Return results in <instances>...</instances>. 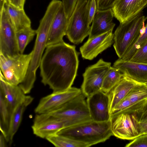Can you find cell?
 <instances>
[{"label":"cell","instance_id":"cell-1","mask_svg":"<svg viewBox=\"0 0 147 147\" xmlns=\"http://www.w3.org/2000/svg\"><path fill=\"white\" fill-rule=\"evenodd\" d=\"M79 55L75 46L64 41L47 46L39 66L42 82L53 92L71 87L77 75Z\"/></svg>","mask_w":147,"mask_h":147},{"label":"cell","instance_id":"cell-2","mask_svg":"<svg viewBox=\"0 0 147 147\" xmlns=\"http://www.w3.org/2000/svg\"><path fill=\"white\" fill-rule=\"evenodd\" d=\"M60 7L58 2L51 1L36 30V36L29 67L24 79L19 85L26 94L30 93L34 86L36 78V71L40 66L44 51L47 47L49 31Z\"/></svg>","mask_w":147,"mask_h":147},{"label":"cell","instance_id":"cell-3","mask_svg":"<svg viewBox=\"0 0 147 147\" xmlns=\"http://www.w3.org/2000/svg\"><path fill=\"white\" fill-rule=\"evenodd\" d=\"M57 134L83 143L88 147L105 142L113 136L110 121L93 120L65 128Z\"/></svg>","mask_w":147,"mask_h":147},{"label":"cell","instance_id":"cell-4","mask_svg":"<svg viewBox=\"0 0 147 147\" xmlns=\"http://www.w3.org/2000/svg\"><path fill=\"white\" fill-rule=\"evenodd\" d=\"M146 18L141 13L120 23L113 34V46L119 58L123 56L137 40L141 29L145 26Z\"/></svg>","mask_w":147,"mask_h":147},{"label":"cell","instance_id":"cell-5","mask_svg":"<svg viewBox=\"0 0 147 147\" xmlns=\"http://www.w3.org/2000/svg\"><path fill=\"white\" fill-rule=\"evenodd\" d=\"M90 0H79L69 19L66 35L72 43L78 44L89 35L90 26L89 10Z\"/></svg>","mask_w":147,"mask_h":147},{"label":"cell","instance_id":"cell-6","mask_svg":"<svg viewBox=\"0 0 147 147\" xmlns=\"http://www.w3.org/2000/svg\"><path fill=\"white\" fill-rule=\"evenodd\" d=\"M85 97L82 93L60 108L48 113L64 121L66 127L92 120Z\"/></svg>","mask_w":147,"mask_h":147},{"label":"cell","instance_id":"cell-7","mask_svg":"<svg viewBox=\"0 0 147 147\" xmlns=\"http://www.w3.org/2000/svg\"><path fill=\"white\" fill-rule=\"evenodd\" d=\"M111 67L110 62L101 59L86 69L81 89L86 97L101 90L104 78Z\"/></svg>","mask_w":147,"mask_h":147},{"label":"cell","instance_id":"cell-8","mask_svg":"<svg viewBox=\"0 0 147 147\" xmlns=\"http://www.w3.org/2000/svg\"><path fill=\"white\" fill-rule=\"evenodd\" d=\"M110 122L113 135L118 138L132 140L140 135L138 122L134 114L119 112L111 115Z\"/></svg>","mask_w":147,"mask_h":147},{"label":"cell","instance_id":"cell-9","mask_svg":"<svg viewBox=\"0 0 147 147\" xmlns=\"http://www.w3.org/2000/svg\"><path fill=\"white\" fill-rule=\"evenodd\" d=\"M0 53L5 56L20 53L16 31L5 7L0 11Z\"/></svg>","mask_w":147,"mask_h":147},{"label":"cell","instance_id":"cell-10","mask_svg":"<svg viewBox=\"0 0 147 147\" xmlns=\"http://www.w3.org/2000/svg\"><path fill=\"white\" fill-rule=\"evenodd\" d=\"M82 93L81 89L71 87L63 91L53 92L42 98L34 109L36 114L48 113L62 107Z\"/></svg>","mask_w":147,"mask_h":147},{"label":"cell","instance_id":"cell-11","mask_svg":"<svg viewBox=\"0 0 147 147\" xmlns=\"http://www.w3.org/2000/svg\"><path fill=\"white\" fill-rule=\"evenodd\" d=\"M86 102L92 119L96 122L110 121L111 117L109 93L102 90L87 97Z\"/></svg>","mask_w":147,"mask_h":147},{"label":"cell","instance_id":"cell-12","mask_svg":"<svg viewBox=\"0 0 147 147\" xmlns=\"http://www.w3.org/2000/svg\"><path fill=\"white\" fill-rule=\"evenodd\" d=\"M65 127L63 121L48 113L36 114L32 126L34 134L46 139Z\"/></svg>","mask_w":147,"mask_h":147},{"label":"cell","instance_id":"cell-13","mask_svg":"<svg viewBox=\"0 0 147 147\" xmlns=\"http://www.w3.org/2000/svg\"><path fill=\"white\" fill-rule=\"evenodd\" d=\"M32 54V51L28 54L20 53L12 56H5L0 53V71L10 70L16 77L20 84L26 76Z\"/></svg>","mask_w":147,"mask_h":147},{"label":"cell","instance_id":"cell-14","mask_svg":"<svg viewBox=\"0 0 147 147\" xmlns=\"http://www.w3.org/2000/svg\"><path fill=\"white\" fill-rule=\"evenodd\" d=\"M112 31H110L88 38L80 49L82 57L85 59L92 60L110 47L114 42Z\"/></svg>","mask_w":147,"mask_h":147},{"label":"cell","instance_id":"cell-15","mask_svg":"<svg viewBox=\"0 0 147 147\" xmlns=\"http://www.w3.org/2000/svg\"><path fill=\"white\" fill-rule=\"evenodd\" d=\"M147 6V0H117L111 8L114 17L125 22L141 13Z\"/></svg>","mask_w":147,"mask_h":147},{"label":"cell","instance_id":"cell-16","mask_svg":"<svg viewBox=\"0 0 147 147\" xmlns=\"http://www.w3.org/2000/svg\"><path fill=\"white\" fill-rule=\"evenodd\" d=\"M113 67L118 69L124 75L136 81L147 83V64L119 58L114 63Z\"/></svg>","mask_w":147,"mask_h":147},{"label":"cell","instance_id":"cell-17","mask_svg":"<svg viewBox=\"0 0 147 147\" xmlns=\"http://www.w3.org/2000/svg\"><path fill=\"white\" fill-rule=\"evenodd\" d=\"M114 17L112 9L103 10L97 9L90 26L88 38L113 31L115 26L113 22Z\"/></svg>","mask_w":147,"mask_h":147},{"label":"cell","instance_id":"cell-18","mask_svg":"<svg viewBox=\"0 0 147 147\" xmlns=\"http://www.w3.org/2000/svg\"><path fill=\"white\" fill-rule=\"evenodd\" d=\"M0 91L11 114L14 108L26 99V94L19 85L8 83L0 71Z\"/></svg>","mask_w":147,"mask_h":147},{"label":"cell","instance_id":"cell-19","mask_svg":"<svg viewBox=\"0 0 147 147\" xmlns=\"http://www.w3.org/2000/svg\"><path fill=\"white\" fill-rule=\"evenodd\" d=\"M69 19L66 17L62 5L58 11L49 33L47 46L63 41L66 35Z\"/></svg>","mask_w":147,"mask_h":147},{"label":"cell","instance_id":"cell-20","mask_svg":"<svg viewBox=\"0 0 147 147\" xmlns=\"http://www.w3.org/2000/svg\"><path fill=\"white\" fill-rule=\"evenodd\" d=\"M138 83L129 77L123 75L119 82L109 92L111 113L114 108L126 97L130 90Z\"/></svg>","mask_w":147,"mask_h":147},{"label":"cell","instance_id":"cell-21","mask_svg":"<svg viewBox=\"0 0 147 147\" xmlns=\"http://www.w3.org/2000/svg\"><path fill=\"white\" fill-rule=\"evenodd\" d=\"M33 98L27 95L25 99L19 104L13 110L11 116L9 125L6 140L11 144L13 138L21 124L23 113L26 108L32 102Z\"/></svg>","mask_w":147,"mask_h":147},{"label":"cell","instance_id":"cell-22","mask_svg":"<svg viewBox=\"0 0 147 147\" xmlns=\"http://www.w3.org/2000/svg\"><path fill=\"white\" fill-rule=\"evenodd\" d=\"M5 7L16 32L31 27V20L24 9H18L7 2Z\"/></svg>","mask_w":147,"mask_h":147},{"label":"cell","instance_id":"cell-23","mask_svg":"<svg viewBox=\"0 0 147 147\" xmlns=\"http://www.w3.org/2000/svg\"><path fill=\"white\" fill-rule=\"evenodd\" d=\"M123 75L118 69L111 67L104 78L101 90L109 93L119 82Z\"/></svg>","mask_w":147,"mask_h":147},{"label":"cell","instance_id":"cell-24","mask_svg":"<svg viewBox=\"0 0 147 147\" xmlns=\"http://www.w3.org/2000/svg\"><path fill=\"white\" fill-rule=\"evenodd\" d=\"M0 94V130L6 139L11 113L2 95Z\"/></svg>","mask_w":147,"mask_h":147},{"label":"cell","instance_id":"cell-25","mask_svg":"<svg viewBox=\"0 0 147 147\" xmlns=\"http://www.w3.org/2000/svg\"><path fill=\"white\" fill-rule=\"evenodd\" d=\"M36 34V30L31 27H28L16 32V36L19 52L23 54L27 45Z\"/></svg>","mask_w":147,"mask_h":147},{"label":"cell","instance_id":"cell-26","mask_svg":"<svg viewBox=\"0 0 147 147\" xmlns=\"http://www.w3.org/2000/svg\"><path fill=\"white\" fill-rule=\"evenodd\" d=\"M46 139L56 147H88L83 143L58 134L49 137Z\"/></svg>","mask_w":147,"mask_h":147},{"label":"cell","instance_id":"cell-27","mask_svg":"<svg viewBox=\"0 0 147 147\" xmlns=\"http://www.w3.org/2000/svg\"><path fill=\"white\" fill-rule=\"evenodd\" d=\"M132 104L147 98V83L138 82L126 97Z\"/></svg>","mask_w":147,"mask_h":147},{"label":"cell","instance_id":"cell-28","mask_svg":"<svg viewBox=\"0 0 147 147\" xmlns=\"http://www.w3.org/2000/svg\"><path fill=\"white\" fill-rule=\"evenodd\" d=\"M144 33L140 35L133 44L128 49L123 56L121 58L124 61H130L136 51L147 40V23L145 26Z\"/></svg>","mask_w":147,"mask_h":147},{"label":"cell","instance_id":"cell-29","mask_svg":"<svg viewBox=\"0 0 147 147\" xmlns=\"http://www.w3.org/2000/svg\"><path fill=\"white\" fill-rule=\"evenodd\" d=\"M130 61L147 64V40L136 51Z\"/></svg>","mask_w":147,"mask_h":147},{"label":"cell","instance_id":"cell-30","mask_svg":"<svg viewBox=\"0 0 147 147\" xmlns=\"http://www.w3.org/2000/svg\"><path fill=\"white\" fill-rule=\"evenodd\" d=\"M125 147H147V134L141 135L126 144Z\"/></svg>","mask_w":147,"mask_h":147},{"label":"cell","instance_id":"cell-31","mask_svg":"<svg viewBox=\"0 0 147 147\" xmlns=\"http://www.w3.org/2000/svg\"><path fill=\"white\" fill-rule=\"evenodd\" d=\"M79 0H62L63 6L65 15L69 19L72 14Z\"/></svg>","mask_w":147,"mask_h":147},{"label":"cell","instance_id":"cell-32","mask_svg":"<svg viewBox=\"0 0 147 147\" xmlns=\"http://www.w3.org/2000/svg\"><path fill=\"white\" fill-rule=\"evenodd\" d=\"M5 80L9 83L14 85H19L20 82L13 73L10 70L7 69L0 71Z\"/></svg>","mask_w":147,"mask_h":147},{"label":"cell","instance_id":"cell-33","mask_svg":"<svg viewBox=\"0 0 147 147\" xmlns=\"http://www.w3.org/2000/svg\"><path fill=\"white\" fill-rule=\"evenodd\" d=\"M134 114L139 122H147V101Z\"/></svg>","mask_w":147,"mask_h":147},{"label":"cell","instance_id":"cell-34","mask_svg":"<svg viewBox=\"0 0 147 147\" xmlns=\"http://www.w3.org/2000/svg\"><path fill=\"white\" fill-rule=\"evenodd\" d=\"M132 104L130 100L126 97L121 100L112 110L111 115L116 114L125 109Z\"/></svg>","mask_w":147,"mask_h":147},{"label":"cell","instance_id":"cell-35","mask_svg":"<svg viewBox=\"0 0 147 147\" xmlns=\"http://www.w3.org/2000/svg\"><path fill=\"white\" fill-rule=\"evenodd\" d=\"M117 0H96L97 9L100 10L111 9Z\"/></svg>","mask_w":147,"mask_h":147},{"label":"cell","instance_id":"cell-36","mask_svg":"<svg viewBox=\"0 0 147 147\" xmlns=\"http://www.w3.org/2000/svg\"><path fill=\"white\" fill-rule=\"evenodd\" d=\"M97 9L96 0H90L89 10V19L90 24Z\"/></svg>","mask_w":147,"mask_h":147},{"label":"cell","instance_id":"cell-37","mask_svg":"<svg viewBox=\"0 0 147 147\" xmlns=\"http://www.w3.org/2000/svg\"><path fill=\"white\" fill-rule=\"evenodd\" d=\"M26 0H7V2L12 6L20 9H24Z\"/></svg>","mask_w":147,"mask_h":147},{"label":"cell","instance_id":"cell-38","mask_svg":"<svg viewBox=\"0 0 147 147\" xmlns=\"http://www.w3.org/2000/svg\"><path fill=\"white\" fill-rule=\"evenodd\" d=\"M138 127L140 135L147 134V122H138Z\"/></svg>","mask_w":147,"mask_h":147},{"label":"cell","instance_id":"cell-39","mask_svg":"<svg viewBox=\"0 0 147 147\" xmlns=\"http://www.w3.org/2000/svg\"><path fill=\"white\" fill-rule=\"evenodd\" d=\"M5 141H7L5 136L1 133L0 135V146L1 147L5 146Z\"/></svg>","mask_w":147,"mask_h":147},{"label":"cell","instance_id":"cell-40","mask_svg":"<svg viewBox=\"0 0 147 147\" xmlns=\"http://www.w3.org/2000/svg\"><path fill=\"white\" fill-rule=\"evenodd\" d=\"M7 0H0V11L4 7Z\"/></svg>","mask_w":147,"mask_h":147}]
</instances>
